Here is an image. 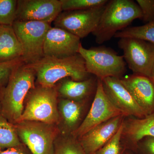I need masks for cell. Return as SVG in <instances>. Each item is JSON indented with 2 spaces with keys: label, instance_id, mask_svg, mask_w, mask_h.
<instances>
[{
  "label": "cell",
  "instance_id": "6da1fadb",
  "mask_svg": "<svg viewBox=\"0 0 154 154\" xmlns=\"http://www.w3.org/2000/svg\"><path fill=\"white\" fill-rule=\"evenodd\" d=\"M35 71L29 64H21L11 74L0 95V113L13 124L19 122L29 91L35 86Z\"/></svg>",
  "mask_w": 154,
  "mask_h": 154
},
{
  "label": "cell",
  "instance_id": "7a4b0ae2",
  "mask_svg": "<svg viewBox=\"0 0 154 154\" xmlns=\"http://www.w3.org/2000/svg\"><path fill=\"white\" fill-rule=\"evenodd\" d=\"M36 73L39 85L51 87L60 81L70 78L84 81L91 76L85 60L79 54L63 58L44 56L36 62L29 64Z\"/></svg>",
  "mask_w": 154,
  "mask_h": 154
},
{
  "label": "cell",
  "instance_id": "3957f363",
  "mask_svg": "<svg viewBox=\"0 0 154 154\" xmlns=\"http://www.w3.org/2000/svg\"><path fill=\"white\" fill-rule=\"evenodd\" d=\"M142 18L137 3L131 0L108 1L96 30L92 34L96 42L102 44L114 37L119 31L127 28L135 19Z\"/></svg>",
  "mask_w": 154,
  "mask_h": 154
},
{
  "label": "cell",
  "instance_id": "277c9868",
  "mask_svg": "<svg viewBox=\"0 0 154 154\" xmlns=\"http://www.w3.org/2000/svg\"><path fill=\"white\" fill-rule=\"evenodd\" d=\"M58 96L56 86L35 87L26 96L24 110L19 122L38 121L57 125L59 122Z\"/></svg>",
  "mask_w": 154,
  "mask_h": 154
},
{
  "label": "cell",
  "instance_id": "5b68a950",
  "mask_svg": "<svg viewBox=\"0 0 154 154\" xmlns=\"http://www.w3.org/2000/svg\"><path fill=\"white\" fill-rule=\"evenodd\" d=\"M79 53L85 60L88 72L98 79H121L126 72V63L123 56L118 55L109 48L101 46L87 49L82 45Z\"/></svg>",
  "mask_w": 154,
  "mask_h": 154
},
{
  "label": "cell",
  "instance_id": "8992f818",
  "mask_svg": "<svg viewBox=\"0 0 154 154\" xmlns=\"http://www.w3.org/2000/svg\"><path fill=\"white\" fill-rule=\"evenodd\" d=\"M22 143L32 154H54V142L60 133L57 125L23 121L14 124Z\"/></svg>",
  "mask_w": 154,
  "mask_h": 154
},
{
  "label": "cell",
  "instance_id": "52a82bcc",
  "mask_svg": "<svg viewBox=\"0 0 154 154\" xmlns=\"http://www.w3.org/2000/svg\"><path fill=\"white\" fill-rule=\"evenodd\" d=\"M22 45L23 60L26 64L36 62L44 57L43 45L50 24L36 21H15L13 25Z\"/></svg>",
  "mask_w": 154,
  "mask_h": 154
},
{
  "label": "cell",
  "instance_id": "ba28073f",
  "mask_svg": "<svg viewBox=\"0 0 154 154\" xmlns=\"http://www.w3.org/2000/svg\"><path fill=\"white\" fill-rule=\"evenodd\" d=\"M123 57L134 74L150 78L154 64V45L134 38H122L118 42Z\"/></svg>",
  "mask_w": 154,
  "mask_h": 154
},
{
  "label": "cell",
  "instance_id": "9c48e42d",
  "mask_svg": "<svg viewBox=\"0 0 154 154\" xmlns=\"http://www.w3.org/2000/svg\"><path fill=\"white\" fill-rule=\"evenodd\" d=\"M106 5L89 10L62 11L54 21V27L85 38L96 30Z\"/></svg>",
  "mask_w": 154,
  "mask_h": 154
},
{
  "label": "cell",
  "instance_id": "30bf717a",
  "mask_svg": "<svg viewBox=\"0 0 154 154\" xmlns=\"http://www.w3.org/2000/svg\"><path fill=\"white\" fill-rule=\"evenodd\" d=\"M122 115H124L113 105L105 94L102 80L98 79L96 93L92 104L82 123L73 135L79 138L95 127Z\"/></svg>",
  "mask_w": 154,
  "mask_h": 154
},
{
  "label": "cell",
  "instance_id": "8fae6325",
  "mask_svg": "<svg viewBox=\"0 0 154 154\" xmlns=\"http://www.w3.org/2000/svg\"><path fill=\"white\" fill-rule=\"evenodd\" d=\"M62 12L60 0H19L16 21L50 24Z\"/></svg>",
  "mask_w": 154,
  "mask_h": 154
},
{
  "label": "cell",
  "instance_id": "7c38bea8",
  "mask_svg": "<svg viewBox=\"0 0 154 154\" xmlns=\"http://www.w3.org/2000/svg\"><path fill=\"white\" fill-rule=\"evenodd\" d=\"M105 94L113 105L125 117L142 119L147 116L119 78L107 77L102 80Z\"/></svg>",
  "mask_w": 154,
  "mask_h": 154
},
{
  "label": "cell",
  "instance_id": "4fadbf2b",
  "mask_svg": "<svg viewBox=\"0 0 154 154\" xmlns=\"http://www.w3.org/2000/svg\"><path fill=\"white\" fill-rule=\"evenodd\" d=\"M80 38L61 28L52 27L48 31L44 45V56L63 58L79 53Z\"/></svg>",
  "mask_w": 154,
  "mask_h": 154
},
{
  "label": "cell",
  "instance_id": "5bb4252c",
  "mask_svg": "<svg viewBox=\"0 0 154 154\" xmlns=\"http://www.w3.org/2000/svg\"><path fill=\"white\" fill-rule=\"evenodd\" d=\"M125 116L120 115L111 119L89 130L78 138L86 154H94L116 134Z\"/></svg>",
  "mask_w": 154,
  "mask_h": 154
},
{
  "label": "cell",
  "instance_id": "9a60e30c",
  "mask_svg": "<svg viewBox=\"0 0 154 154\" xmlns=\"http://www.w3.org/2000/svg\"><path fill=\"white\" fill-rule=\"evenodd\" d=\"M91 100L77 102L60 98L58 104L60 133L73 134L84 121Z\"/></svg>",
  "mask_w": 154,
  "mask_h": 154
},
{
  "label": "cell",
  "instance_id": "2e32d148",
  "mask_svg": "<svg viewBox=\"0 0 154 154\" xmlns=\"http://www.w3.org/2000/svg\"><path fill=\"white\" fill-rule=\"evenodd\" d=\"M120 80L146 115L154 114V83L151 79L133 74Z\"/></svg>",
  "mask_w": 154,
  "mask_h": 154
},
{
  "label": "cell",
  "instance_id": "e0dca14e",
  "mask_svg": "<svg viewBox=\"0 0 154 154\" xmlns=\"http://www.w3.org/2000/svg\"><path fill=\"white\" fill-rule=\"evenodd\" d=\"M146 137H154V114L142 119L125 117L121 141L128 151L134 153L138 142Z\"/></svg>",
  "mask_w": 154,
  "mask_h": 154
},
{
  "label": "cell",
  "instance_id": "ac0fdd59",
  "mask_svg": "<svg viewBox=\"0 0 154 154\" xmlns=\"http://www.w3.org/2000/svg\"><path fill=\"white\" fill-rule=\"evenodd\" d=\"M61 81L57 91L63 99L82 102L91 100L96 94L98 78L95 76L82 81H74L70 78Z\"/></svg>",
  "mask_w": 154,
  "mask_h": 154
},
{
  "label": "cell",
  "instance_id": "d6986e66",
  "mask_svg": "<svg viewBox=\"0 0 154 154\" xmlns=\"http://www.w3.org/2000/svg\"><path fill=\"white\" fill-rule=\"evenodd\" d=\"M23 50L12 26L1 25L0 29V63L22 58Z\"/></svg>",
  "mask_w": 154,
  "mask_h": 154
},
{
  "label": "cell",
  "instance_id": "ffe728a7",
  "mask_svg": "<svg viewBox=\"0 0 154 154\" xmlns=\"http://www.w3.org/2000/svg\"><path fill=\"white\" fill-rule=\"evenodd\" d=\"M54 154H86L78 138L73 134L60 133L54 144Z\"/></svg>",
  "mask_w": 154,
  "mask_h": 154
},
{
  "label": "cell",
  "instance_id": "44dd1931",
  "mask_svg": "<svg viewBox=\"0 0 154 154\" xmlns=\"http://www.w3.org/2000/svg\"><path fill=\"white\" fill-rule=\"evenodd\" d=\"M22 144L14 124L0 113V150L18 146Z\"/></svg>",
  "mask_w": 154,
  "mask_h": 154
},
{
  "label": "cell",
  "instance_id": "7402d4cb",
  "mask_svg": "<svg viewBox=\"0 0 154 154\" xmlns=\"http://www.w3.org/2000/svg\"><path fill=\"white\" fill-rule=\"evenodd\" d=\"M114 37L139 38L154 45V21L142 26L127 27L119 31Z\"/></svg>",
  "mask_w": 154,
  "mask_h": 154
},
{
  "label": "cell",
  "instance_id": "603a6c76",
  "mask_svg": "<svg viewBox=\"0 0 154 154\" xmlns=\"http://www.w3.org/2000/svg\"><path fill=\"white\" fill-rule=\"evenodd\" d=\"M62 11L95 8L106 5L107 0H60Z\"/></svg>",
  "mask_w": 154,
  "mask_h": 154
},
{
  "label": "cell",
  "instance_id": "cb8c5ba5",
  "mask_svg": "<svg viewBox=\"0 0 154 154\" xmlns=\"http://www.w3.org/2000/svg\"><path fill=\"white\" fill-rule=\"evenodd\" d=\"M17 1L0 0V25L12 26L17 18Z\"/></svg>",
  "mask_w": 154,
  "mask_h": 154
},
{
  "label": "cell",
  "instance_id": "d4e9b609",
  "mask_svg": "<svg viewBox=\"0 0 154 154\" xmlns=\"http://www.w3.org/2000/svg\"><path fill=\"white\" fill-rule=\"evenodd\" d=\"M123 123L110 141L94 154H127L128 150L121 141Z\"/></svg>",
  "mask_w": 154,
  "mask_h": 154
},
{
  "label": "cell",
  "instance_id": "484cf974",
  "mask_svg": "<svg viewBox=\"0 0 154 154\" xmlns=\"http://www.w3.org/2000/svg\"><path fill=\"white\" fill-rule=\"evenodd\" d=\"M23 63H25L22 57L11 61L0 63V87L8 83L14 69Z\"/></svg>",
  "mask_w": 154,
  "mask_h": 154
},
{
  "label": "cell",
  "instance_id": "4316f807",
  "mask_svg": "<svg viewBox=\"0 0 154 154\" xmlns=\"http://www.w3.org/2000/svg\"><path fill=\"white\" fill-rule=\"evenodd\" d=\"M142 13L143 22L149 23L154 21V0H137Z\"/></svg>",
  "mask_w": 154,
  "mask_h": 154
},
{
  "label": "cell",
  "instance_id": "83f0119b",
  "mask_svg": "<svg viewBox=\"0 0 154 154\" xmlns=\"http://www.w3.org/2000/svg\"><path fill=\"white\" fill-rule=\"evenodd\" d=\"M133 154H154V137L143 138L138 142Z\"/></svg>",
  "mask_w": 154,
  "mask_h": 154
},
{
  "label": "cell",
  "instance_id": "f1b7e54d",
  "mask_svg": "<svg viewBox=\"0 0 154 154\" xmlns=\"http://www.w3.org/2000/svg\"><path fill=\"white\" fill-rule=\"evenodd\" d=\"M0 154H32L27 146L22 143L15 147L0 150Z\"/></svg>",
  "mask_w": 154,
  "mask_h": 154
},
{
  "label": "cell",
  "instance_id": "f546056e",
  "mask_svg": "<svg viewBox=\"0 0 154 154\" xmlns=\"http://www.w3.org/2000/svg\"><path fill=\"white\" fill-rule=\"evenodd\" d=\"M150 78L151 79L152 82L154 83V64L153 66L152 69L151 74Z\"/></svg>",
  "mask_w": 154,
  "mask_h": 154
},
{
  "label": "cell",
  "instance_id": "4dcf8cb0",
  "mask_svg": "<svg viewBox=\"0 0 154 154\" xmlns=\"http://www.w3.org/2000/svg\"><path fill=\"white\" fill-rule=\"evenodd\" d=\"M127 154H133L132 152L129 151H128L127 153Z\"/></svg>",
  "mask_w": 154,
  "mask_h": 154
},
{
  "label": "cell",
  "instance_id": "1f68e13d",
  "mask_svg": "<svg viewBox=\"0 0 154 154\" xmlns=\"http://www.w3.org/2000/svg\"><path fill=\"white\" fill-rule=\"evenodd\" d=\"M1 25H0V29H1Z\"/></svg>",
  "mask_w": 154,
  "mask_h": 154
}]
</instances>
